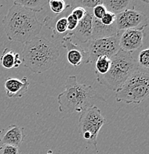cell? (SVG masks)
Returning <instances> with one entry per match:
<instances>
[{
    "label": "cell",
    "instance_id": "cell-23",
    "mask_svg": "<svg viewBox=\"0 0 149 154\" xmlns=\"http://www.w3.org/2000/svg\"><path fill=\"white\" fill-rule=\"evenodd\" d=\"M92 13L94 19L100 20V19L103 17V16L106 14L107 11L106 9H105V6L102 4L94 7V8L92 9Z\"/></svg>",
    "mask_w": 149,
    "mask_h": 154
},
{
    "label": "cell",
    "instance_id": "cell-26",
    "mask_svg": "<svg viewBox=\"0 0 149 154\" xmlns=\"http://www.w3.org/2000/svg\"><path fill=\"white\" fill-rule=\"evenodd\" d=\"M79 21L77 20L71 14H68L67 17V24H68V30L69 33L73 32L76 28Z\"/></svg>",
    "mask_w": 149,
    "mask_h": 154
},
{
    "label": "cell",
    "instance_id": "cell-8",
    "mask_svg": "<svg viewBox=\"0 0 149 154\" xmlns=\"http://www.w3.org/2000/svg\"><path fill=\"white\" fill-rule=\"evenodd\" d=\"M116 25L118 31L135 28H145L148 26V18L144 13L136 11L134 6L128 8L116 16Z\"/></svg>",
    "mask_w": 149,
    "mask_h": 154
},
{
    "label": "cell",
    "instance_id": "cell-1",
    "mask_svg": "<svg viewBox=\"0 0 149 154\" xmlns=\"http://www.w3.org/2000/svg\"><path fill=\"white\" fill-rule=\"evenodd\" d=\"M2 24L8 38L22 44L38 36L43 26L36 13L18 4L8 10Z\"/></svg>",
    "mask_w": 149,
    "mask_h": 154
},
{
    "label": "cell",
    "instance_id": "cell-24",
    "mask_svg": "<svg viewBox=\"0 0 149 154\" xmlns=\"http://www.w3.org/2000/svg\"><path fill=\"white\" fill-rule=\"evenodd\" d=\"M0 154H20V147L12 145H2L0 147Z\"/></svg>",
    "mask_w": 149,
    "mask_h": 154
},
{
    "label": "cell",
    "instance_id": "cell-9",
    "mask_svg": "<svg viewBox=\"0 0 149 154\" xmlns=\"http://www.w3.org/2000/svg\"><path fill=\"white\" fill-rule=\"evenodd\" d=\"M62 46L66 49L67 60L73 67H76L81 64L88 63V54L84 47L72 41L70 33H68L62 39Z\"/></svg>",
    "mask_w": 149,
    "mask_h": 154
},
{
    "label": "cell",
    "instance_id": "cell-28",
    "mask_svg": "<svg viewBox=\"0 0 149 154\" xmlns=\"http://www.w3.org/2000/svg\"><path fill=\"white\" fill-rule=\"evenodd\" d=\"M47 154H53V153H52V151H51V150H48V152Z\"/></svg>",
    "mask_w": 149,
    "mask_h": 154
},
{
    "label": "cell",
    "instance_id": "cell-19",
    "mask_svg": "<svg viewBox=\"0 0 149 154\" xmlns=\"http://www.w3.org/2000/svg\"><path fill=\"white\" fill-rule=\"evenodd\" d=\"M110 65H111L110 58L106 57H100L97 58V59L93 65L94 67L96 76H102V75L106 74L109 70Z\"/></svg>",
    "mask_w": 149,
    "mask_h": 154
},
{
    "label": "cell",
    "instance_id": "cell-18",
    "mask_svg": "<svg viewBox=\"0 0 149 154\" xmlns=\"http://www.w3.org/2000/svg\"><path fill=\"white\" fill-rule=\"evenodd\" d=\"M48 3V1L46 0H15L14 2V4L20 5L34 13L41 12L44 6Z\"/></svg>",
    "mask_w": 149,
    "mask_h": 154
},
{
    "label": "cell",
    "instance_id": "cell-25",
    "mask_svg": "<svg viewBox=\"0 0 149 154\" xmlns=\"http://www.w3.org/2000/svg\"><path fill=\"white\" fill-rule=\"evenodd\" d=\"M99 21L102 25L109 26V25H113L116 22V15L110 12H107Z\"/></svg>",
    "mask_w": 149,
    "mask_h": 154
},
{
    "label": "cell",
    "instance_id": "cell-22",
    "mask_svg": "<svg viewBox=\"0 0 149 154\" xmlns=\"http://www.w3.org/2000/svg\"><path fill=\"white\" fill-rule=\"evenodd\" d=\"M137 64L140 67L145 69H148L149 67V51L148 48L144 49L139 53L138 56V62Z\"/></svg>",
    "mask_w": 149,
    "mask_h": 154
},
{
    "label": "cell",
    "instance_id": "cell-4",
    "mask_svg": "<svg viewBox=\"0 0 149 154\" xmlns=\"http://www.w3.org/2000/svg\"><path fill=\"white\" fill-rule=\"evenodd\" d=\"M110 60L111 65L108 73L96 76L99 84L110 91H116L137 68L138 64L132 56V53L121 49L110 58Z\"/></svg>",
    "mask_w": 149,
    "mask_h": 154
},
{
    "label": "cell",
    "instance_id": "cell-13",
    "mask_svg": "<svg viewBox=\"0 0 149 154\" xmlns=\"http://www.w3.org/2000/svg\"><path fill=\"white\" fill-rule=\"evenodd\" d=\"M92 10H86L84 18L79 21L76 28L70 33L72 37L76 38L80 43H87L91 40L93 29Z\"/></svg>",
    "mask_w": 149,
    "mask_h": 154
},
{
    "label": "cell",
    "instance_id": "cell-5",
    "mask_svg": "<svg viewBox=\"0 0 149 154\" xmlns=\"http://www.w3.org/2000/svg\"><path fill=\"white\" fill-rule=\"evenodd\" d=\"M149 95V73L148 69L138 65L124 84L115 91V99L126 104H139Z\"/></svg>",
    "mask_w": 149,
    "mask_h": 154
},
{
    "label": "cell",
    "instance_id": "cell-21",
    "mask_svg": "<svg viewBox=\"0 0 149 154\" xmlns=\"http://www.w3.org/2000/svg\"><path fill=\"white\" fill-rule=\"evenodd\" d=\"M50 8L55 14H60L65 10L70 8L69 5H67L66 2L63 0H50L48 1Z\"/></svg>",
    "mask_w": 149,
    "mask_h": 154
},
{
    "label": "cell",
    "instance_id": "cell-17",
    "mask_svg": "<svg viewBox=\"0 0 149 154\" xmlns=\"http://www.w3.org/2000/svg\"><path fill=\"white\" fill-rule=\"evenodd\" d=\"M133 2L130 0H102V5L105 6L107 12L116 16L129 8V6Z\"/></svg>",
    "mask_w": 149,
    "mask_h": 154
},
{
    "label": "cell",
    "instance_id": "cell-2",
    "mask_svg": "<svg viewBox=\"0 0 149 154\" xmlns=\"http://www.w3.org/2000/svg\"><path fill=\"white\" fill-rule=\"evenodd\" d=\"M60 57L59 48L45 37L36 36L23 44L24 66L37 74L51 68Z\"/></svg>",
    "mask_w": 149,
    "mask_h": 154
},
{
    "label": "cell",
    "instance_id": "cell-15",
    "mask_svg": "<svg viewBox=\"0 0 149 154\" xmlns=\"http://www.w3.org/2000/svg\"><path fill=\"white\" fill-rule=\"evenodd\" d=\"M120 32L118 31L117 28H116V22L113 25L107 26V25H102L98 19L94 18L91 39L110 37V36H116Z\"/></svg>",
    "mask_w": 149,
    "mask_h": 154
},
{
    "label": "cell",
    "instance_id": "cell-12",
    "mask_svg": "<svg viewBox=\"0 0 149 154\" xmlns=\"http://www.w3.org/2000/svg\"><path fill=\"white\" fill-rule=\"evenodd\" d=\"M25 138L24 128L14 124L0 130V143L20 147Z\"/></svg>",
    "mask_w": 149,
    "mask_h": 154
},
{
    "label": "cell",
    "instance_id": "cell-10",
    "mask_svg": "<svg viewBox=\"0 0 149 154\" xmlns=\"http://www.w3.org/2000/svg\"><path fill=\"white\" fill-rule=\"evenodd\" d=\"M145 28H135L120 31V49L133 53L142 47L145 37Z\"/></svg>",
    "mask_w": 149,
    "mask_h": 154
},
{
    "label": "cell",
    "instance_id": "cell-14",
    "mask_svg": "<svg viewBox=\"0 0 149 154\" xmlns=\"http://www.w3.org/2000/svg\"><path fill=\"white\" fill-rule=\"evenodd\" d=\"M30 83L26 76L22 79L9 77L5 82V90L8 98H21L28 91Z\"/></svg>",
    "mask_w": 149,
    "mask_h": 154
},
{
    "label": "cell",
    "instance_id": "cell-6",
    "mask_svg": "<svg viewBox=\"0 0 149 154\" xmlns=\"http://www.w3.org/2000/svg\"><path fill=\"white\" fill-rule=\"evenodd\" d=\"M106 119L97 106H91L81 112L79 119V132L83 139L97 150V136Z\"/></svg>",
    "mask_w": 149,
    "mask_h": 154
},
{
    "label": "cell",
    "instance_id": "cell-7",
    "mask_svg": "<svg viewBox=\"0 0 149 154\" xmlns=\"http://www.w3.org/2000/svg\"><path fill=\"white\" fill-rule=\"evenodd\" d=\"M87 43L88 63L94 65L97 58H111L120 51V33L110 37L91 39Z\"/></svg>",
    "mask_w": 149,
    "mask_h": 154
},
{
    "label": "cell",
    "instance_id": "cell-3",
    "mask_svg": "<svg viewBox=\"0 0 149 154\" xmlns=\"http://www.w3.org/2000/svg\"><path fill=\"white\" fill-rule=\"evenodd\" d=\"M59 110L61 113H81L93 106L97 99L105 102V99L97 94L91 85L78 82L75 76H69L65 82V91L59 94Z\"/></svg>",
    "mask_w": 149,
    "mask_h": 154
},
{
    "label": "cell",
    "instance_id": "cell-27",
    "mask_svg": "<svg viewBox=\"0 0 149 154\" xmlns=\"http://www.w3.org/2000/svg\"><path fill=\"white\" fill-rule=\"evenodd\" d=\"M70 14L73 16L78 21H80L81 19L84 18V17L86 14V10L80 7H76L72 8Z\"/></svg>",
    "mask_w": 149,
    "mask_h": 154
},
{
    "label": "cell",
    "instance_id": "cell-11",
    "mask_svg": "<svg viewBox=\"0 0 149 154\" xmlns=\"http://www.w3.org/2000/svg\"><path fill=\"white\" fill-rule=\"evenodd\" d=\"M71 11L72 8L70 6V8L58 14L55 18L46 17L43 21L42 25L52 30V37L56 41H60L62 42L64 37L69 33L68 30L67 17Z\"/></svg>",
    "mask_w": 149,
    "mask_h": 154
},
{
    "label": "cell",
    "instance_id": "cell-20",
    "mask_svg": "<svg viewBox=\"0 0 149 154\" xmlns=\"http://www.w3.org/2000/svg\"><path fill=\"white\" fill-rule=\"evenodd\" d=\"M102 4V1L101 0H73L70 2V4L68 5L71 8L80 7L85 10H92L96 6Z\"/></svg>",
    "mask_w": 149,
    "mask_h": 154
},
{
    "label": "cell",
    "instance_id": "cell-16",
    "mask_svg": "<svg viewBox=\"0 0 149 154\" xmlns=\"http://www.w3.org/2000/svg\"><path fill=\"white\" fill-rule=\"evenodd\" d=\"M0 63L6 69L17 68L22 63L20 58V54L16 53L14 50L5 48L0 57Z\"/></svg>",
    "mask_w": 149,
    "mask_h": 154
}]
</instances>
